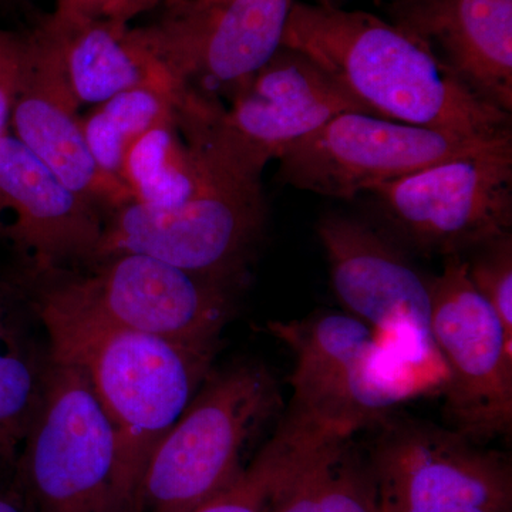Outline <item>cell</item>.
Listing matches in <instances>:
<instances>
[{"label":"cell","mask_w":512,"mask_h":512,"mask_svg":"<svg viewBox=\"0 0 512 512\" xmlns=\"http://www.w3.org/2000/svg\"><path fill=\"white\" fill-rule=\"evenodd\" d=\"M274 377L244 363L204 380L154 448L137 494V512H191L244 473L245 450L279 406Z\"/></svg>","instance_id":"277c9868"},{"label":"cell","mask_w":512,"mask_h":512,"mask_svg":"<svg viewBox=\"0 0 512 512\" xmlns=\"http://www.w3.org/2000/svg\"><path fill=\"white\" fill-rule=\"evenodd\" d=\"M316 232L333 292L346 313L375 330L380 340L396 342L407 362L437 355L430 335V281L403 252L365 222L345 215H325Z\"/></svg>","instance_id":"5bb4252c"},{"label":"cell","mask_w":512,"mask_h":512,"mask_svg":"<svg viewBox=\"0 0 512 512\" xmlns=\"http://www.w3.org/2000/svg\"><path fill=\"white\" fill-rule=\"evenodd\" d=\"M393 25L433 50L471 92L512 113V0H386Z\"/></svg>","instance_id":"2e32d148"},{"label":"cell","mask_w":512,"mask_h":512,"mask_svg":"<svg viewBox=\"0 0 512 512\" xmlns=\"http://www.w3.org/2000/svg\"><path fill=\"white\" fill-rule=\"evenodd\" d=\"M138 0H57L60 8L76 10L96 18L130 23L131 12Z\"/></svg>","instance_id":"484cf974"},{"label":"cell","mask_w":512,"mask_h":512,"mask_svg":"<svg viewBox=\"0 0 512 512\" xmlns=\"http://www.w3.org/2000/svg\"><path fill=\"white\" fill-rule=\"evenodd\" d=\"M295 0H175L133 26L181 94L220 101L281 49Z\"/></svg>","instance_id":"ba28073f"},{"label":"cell","mask_w":512,"mask_h":512,"mask_svg":"<svg viewBox=\"0 0 512 512\" xmlns=\"http://www.w3.org/2000/svg\"><path fill=\"white\" fill-rule=\"evenodd\" d=\"M471 284L497 313L505 333L512 339V237L497 239L478 248L467 261Z\"/></svg>","instance_id":"cb8c5ba5"},{"label":"cell","mask_w":512,"mask_h":512,"mask_svg":"<svg viewBox=\"0 0 512 512\" xmlns=\"http://www.w3.org/2000/svg\"><path fill=\"white\" fill-rule=\"evenodd\" d=\"M62 74L26 36L25 60L13 101V136L77 194L111 212L131 202L127 188L100 170L84 137L83 117Z\"/></svg>","instance_id":"e0dca14e"},{"label":"cell","mask_w":512,"mask_h":512,"mask_svg":"<svg viewBox=\"0 0 512 512\" xmlns=\"http://www.w3.org/2000/svg\"><path fill=\"white\" fill-rule=\"evenodd\" d=\"M508 143L512 136L470 137L345 113L289 147L278 158V178L298 190L352 200L375 185Z\"/></svg>","instance_id":"4fadbf2b"},{"label":"cell","mask_w":512,"mask_h":512,"mask_svg":"<svg viewBox=\"0 0 512 512\" xmlns=\"http://www.w3.org/2000/svg\"><path fill=\"white\" fill-rule=\"evenodd\" d=\"M0 460H3V458H2V457H0Z\"/></svg>","instance_id":"4dcf8cb0"},{"label":"cell","mask_w":512,"mask_h":512,"mask_svg":"<svg viewBox=\"0 0 512 512\" xmlns=\"http://www.w3.org/2000/svg\"><path fill=\"white\" fill-rule=\"evenodd\" d=\"M0 512H28L25 505L12 497L0 495Z\"/></svg>","instance_id":"83f0119b"},{"label":"cell","mask_w":512,"mask_h":512,"mask_svg":"<svg viewBox=\"0 0 512 512\" xmlns=\"http://www.w3.org/2000/svg\"><path fill=\"white\" fill-rule=\"evenodd\" d=\"M376 3H380L382 5L383 2H386V0H375Z\"/></svg>","instance_id":"f546056e"},{"label":"cell","mask_w":512,"mask_h":512,"mask_svg":"<svg viewBox=\"0 0 512 512\" xmlns=\"http://www.w3.org/2000/svg\"><path fill=\"white\" fill-rule=\"evenodd\" d=\"M282 46L308 56L372 116L463 136H512L510 113L471 92L433 50L373 13L293 2Z\"/></svg>","instance_id":"7a4b0ae2"},{"label":"cell","mask_w":512,"mask_h":512,"mask_svg":"<svg viewBox=\"0 0 512 512\" xmlns=\"http://www.w3.org/2000/svg\"><path fill=\"white\" fill-rule=\"evenodd\" d=\"M104 212L60 180L10 133L0 137V239L33 275L96 259Z\"/></svg>","instance_id":"9a60e30c"},{"label":"cell","mask_w":512,"mask_h":512,"mask_svg":"<svg viewBox=\"0 0 512 512\" xmlns=\"http://www.w3.org/2000/svg\"><path fill=\"white\" fill-rule=\"evenodd\" d=\"M29 36L55 63L80 107L170 77L130 23L56 6Z\"/></svg>","instance_id":"ac0fdd59"},{"label":"cell","mask_w":512,"mask_h":512,"mask_svg":"<svg viewBox=\"0 0 512 512\" xmlns=\"http://www.w3.org/2000/svg\"><path fill=\"white\" fill-rule=\"evenodd\" d=\"M302 448L301 433L281 421L238 480L191 512H269L276 485Z\"/></svg>","instance_id":"603a6c76"},{"label":"cell","mask_w":512,"mask_h":512,"mask_svg":"<svg viewBox=\"0 0 512 512\" xmlns=\"http://www.w3.org/2000/svg\"><path fill=\"white\" fill-rule=\"evenodd\" d=\"M175 2V0H138L131 12V20L136 19L137 16L144 15V13L151 12L161 8V6L168 5V3ZM130 20V22H131Z\"/></svg>","instance_id":"4316f807"},{"label":"cell","mask_w":512,"mask_h":512,"mask_svg":"<svg viewBox=\"0 0 512 512\" xmlns=\"http://www.w3.org/2000/svg\"><path fill=\"white\" fill-rule=\"evenodd\" d=\"M178 101L180 89L170 77H161L94 106L82 124L87 146L100 170L123 184L121 171L128 148L150 128L177 116Z\"/></svg>","instance_id":"7402d4cb"},{"label":"cell","mask_w":512,"mask_h":512,"mask_svg":"<svg viewBox=\"0 0 512 512\" xmlns=\"http://www.w3.org/2000/svg\"><path fill=\"white\" fill-rule=\"evenodd\" d=\"M49 366L18 302L0 282V457L12 460L45 393Z\"/></svg>","instance_id":"44dd1931"},{"label":"cell","mask_w":512,"mask_h":512,"mask_svg":"<svg viewBox=\"0 0 512 512\" xmlns=\"http://www.w3.org/2000/svg\"><path fill=\"white\" fill-rule=\"evenodd\" d=\"M316 3L322 6H339L342 0H316Z\"/></svg>","instance_id":"f1b7e54d"},{"label":"cell","mask_w":512,"mask_h":512,"mask_svg":"<svg viewBox=\"0 0 512 512\" xmlns=\"http://www.w3.org/2000/svg\"><path fill=\"white\" fill-rule=\"evenodd\" d=\"M20 474L36 512H117L116 433L86 376L50 362Z\"/></svg>","instance_id":"8992f818"},{"label":"cell","mask_w":512,"mask_h":512,"mask_svg":"<svg viewBox=\"0 0 512 512\" xmlns=\"http://www.w3.org/2000/svg\"><path fill=\"white\" fill-rule=\"evenodd\" d=\"M222 104H191L177 123L212 173L261 185L269 161L345 113L369 111L308 56L281 46Z\"/></svg>","instance_id":"3957f363"},{"label":"cell","mask_w":512,"mask_h":512,"mask_svg":"<svg viewBox=\"0 0 512 512\" xmlns=\"http://www.w3.org/2000/svg\"><path fill=\"white\" fill-rule=\"evenodd\" d=\"M269 512H382L367 453L353 436L306 448L276 485Z\"/></svg>","instance_id":"d6986e66"},{"label":"cell","mask_w":512,"mask_h":512,"mask_svg":"<svg viewBox=\"0 0 512 512\" xmlns=\"http://www.w3.org/2000/svg\"><path fill=\"white\" fill-rule=\"evenodd\" d=\"M33 308L50 362L79 369L109 417L119 448L117 512H137L148 460L210 375L217 349L111 325L43 288Z\"/></svg>","instance_id":"6da1fadb"},{"label":"cell","mask_w":512,"mask_h":512,"mask_svg":"<svg viewBox=\"0 0 512 512\" xmlns=\"http://www.w3.org/2000/svg\"><path fill=\"white\" fill-rule=\"evenodd\" d=\"M366 192L414 248L461 256L511 235L512 143L431 165Z\"/></svg>","instance_id":"8fae6325"},{"label":"cell","mask_w":512,"mask_h":512,"mask_svg":"<svg viewBox=\"0 0 512 512\" xmlns=\"http://www.w3.org/2000/svg\"><path fill=\"white\" fill-rule=\"evenodd\" d=\"M430 335L447 370L448 429L487 444L512 431V339L471 284L467 261L447 256L430 281Z\"/></svg>","instance_id":"30bf717a"},{"label":"cell","mask_w":512,"mask_h":512,"mask_svg":"<svg viewBox=\"0 0 512 512\" xmlns=\"http://www.w3.org/2000/svg\"><path fill=\"white\" fill-rule=\"evenodd\" d=\"M217 177L185 140L177 116L138 138L121 171L131 202L150 210L180 207Z\"/></svg>","instance_id":"ffe728a7"},{"label":"cell","mask_w":512,"mask_h":512,"mask_svg":"<svg viewBox=\"0 0 512 512\" xmlns=\"http://www.w3.org/2000/svg\"><path fill=\"white\" fill-rule=\"evenodd\" d=\"M367 450L382 512H511L505 454L429 421L390 414Z\"/></svg>","instance_id":"52a82bcc"},{"label":"cell","mask_w":512,"mask_h":512,"mask_svg":"<svg viewBox=\"0 0 512 512\" xmlns=\"http://www.w3.org/2000/svg\"><path fill=\"white\" fill-rule=\"evenodd\" d=\"M265 217L261 185L217 177L173 210L127 202L109 212L94 261L134 252L232 288L261 237Z\"/></svg>","instance_id":"9c48e42d"},{"label":"cell","mask_w":512,"mask_h":512,"mask_svg":"<svg viewBox=\"0 0 512 512\" xmlns=\"http://www.w3.org/2000/svg\"><path fill=\"white\" fill-rule=\"evenodd\" d=\"M266 330L295 355L285 416L332 437H352L394 413L409 394L387 346L362 320L320 312Z\"/></svg>","instance_id":"5b68a950"},{"label":"cell","mask_w":512,"mask_h":512,"mask_svg":"<svg viewBox=\"0 0 512 512\" xmlns=\"http://www.w3.org/2000/svg\"><path fill=\"white\" fill-rule=\"evenodd\" d=\"M94 262L89 274L46 276L43 289L111 325L217 349L232 315L229 286L134 252Z\"/></svg>","instance_id":"7c38bea8"},{"label":"cell","mask_w":512,"mask_h":512,"mask_svg":"<svg viewBox=\"0 0 512 512\" xmlns=\"http://www.w3.org/2000/svg\"><path fill=\"white\" fill-rule=\"evenodd\" d=\"M25 52L26 36L0 29V137L9 130Z\"/></svg>","instance_id":"d4e9b609"}]
</instances>
